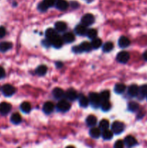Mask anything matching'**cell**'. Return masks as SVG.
<instances>
[{
    "instance_id": "cell-1",
    "label": "cell",
    "mask_w": 147,
    "mask_h": 148,
    "mask_svg": "<svg viewBox=\"0 0 147 148\" xmlns=\"http://www.w3.org/2000/svg\"><path fill=\"white\" fill-rule=\"evenodd\" d=\"M89 101L92 107L97 108L101 104V99L99 97V94L96 92H91L89 95Z\"/></svg>"
},
{
    "instance_id": "cell-2",
    "label": "cell",
    "mask_w": 147,
    "mask_h": 148,
    "mask_svg": "<svg viewBox=\"0 0 147 148\" xmlns=\"http://www.w3.org/2000/svg\"><path fill=\"white\" fill-rule=\"evenodd\" d=\"M123 123L120 121H114L112 124V132L115 134H119L122 133L124 130Z\"/></svg>"
},
{
    "instance_id": "cell-3",
    "label": "cell",
    "mask_w": 147,
    "mask_h": 148,
    "mask_svg": "<svg viewBox=\"0 0 147 148\" xmlns=\"http://www.w3.org/2000/svg\"><path fill=\"white\" fill-rule=\"evenodd\" d=\"M56 108L59 111L61 112H66L69 111L71 108V105L66 100H61L59 103H57Z\"/></svg>"
},
{
    "instance_id": "cell-4",
    "label": "cell",
    "mask_w": 147,
    "mask_h": 148,
    "mask_svg": "<svg viewBox=\"0 0 147 148\" xmlns=\"http://www.w3.org/2000/svg\"><path fill=\"white\" fill-rule=\"evenodd\" d=\"M81 22H82V25L87 27V26L93 24L94 22H95V17L92 14H89V13L85 14L81 19Z\"/></svg>"
},
{
    "instance_id": "cell-5",
    "label": "cell",
    "mask_w": 147,
    "mask_h": 148,
    "mask_svg": "<svg viewBox=\"0 0 147 148\" xmlns=\"http://www.w3.org/2000/svg\"><path fill=\"white\" fill-rule=\"evenodd\" d=\"M1 91H2L3 94L6 97H10L14 94V92H15V88L12 85H10V84H6V85H4L2 87Z\"/></svg>"
},
{
    "instance_id": "cell-6",
    "label": "cell",
    "mask_w": 147,
    "mask_h": 148,
    "mask_svg": "<svg viewBox=\"0 0 147 148\" xmlns=\"http://www.w3.org/2000/svg\"><path fill=\"white\" fill-rule=\"evenodd\" d=\"M130 59V54L126 51H121L118 53L116 59L118 62L122 64H125L128 62Z\"/></svg>"
},
{
    "instance_id": "cell-7",
    "label": "cell",
    "mask_w": 147,
    "mask_h": 148,
    "mask_svg": "<svg viewBox=\"0 0 147 148\" xmlns=\"http://www.w3.org/2000/svg\"><path fill=\"white\" fill-rule=\"evenodd\" d=\"M65 98L67 100L70 101H75L76 98H78V95L76 91L74 89H72V88H70V89L68 90L66 92H65Z\"/></svg>"
},
{
    "instance_id": "cell-8",
    "label": "cell",
    "mask_w": 147,
    "mask_h": 148,
    "mask_svg": "<svg viewBox=\"0 0 147 148\" xmlns=\"http://www.w3.org/2000/svg\"><path fill=\"white\" fill-rule=\"evenodd\" d=\"M63 39L62 38H61L60 36L56 35V36L53 38L50 39V42H51V46H53V47L56 48V49H59L63 45Z\"/></svg>"
},
{
    "instance_id": "cell-9",
    "label": "cell",
    "mask_w": 147,
    "mask_h": 148,
    "mask_svg": "<svg viewBox=\"0 0 147 148\" xmlns=\"http://www.w3.org/2000/svg\"><path fill=\"white\" fill-rule=\"evenodd\" d=\"M11 105L8 103H0V114L1 115H7L11 111Z\"/></svg>"
},
{
    "instance_id": "cell-10",
    "label": "cell",
    "mask_w": 147,
    "mask_h": 148,
    "mask_svg": "<svg viewBox=\"0 0 147 148\" xmlns=\"http://www.w3.org/2000/svg\"><path fill=\"white\" fill-rule=\"evenodd\" d=\"M55 5L58 10H61V11H64L69 7V4L66 0H56Z\"/></svg>"
},
{
    "instance_id": "cell-11",
    "label": "cell",
    "mask_w": 147,
    "mask_h": 148,
    "mask_svg": "<svg viewBox=\"0 0 147 148\" xmlns=\"http://www.w3.org/2000/svg\"><path fill=\"white\" fill-rule=\"evenodd\" d=\"M54 110V105L52 102L48 101V102L45 103V104L43 106V111L45 114H50L52 113Z\"/></svg>"
},
{
    "instance_id": "cell-12",
    "label": "cell",
    "mask_w": 147,
    "mask_h": 148,
    "mask_svg": "<svg viewBox=\"0 0 147 148\" xmlns=\"http://www.w3.org/2000/svg\"><path fill=\"white\" fill-rule=\"evenodd\" d=\"M124 144L128 147H132L137 144V141L133 136H127L124 140Z\"/></svg>"
},
{
    "instance_id": "cell-13",
    "label": "cell",
    "mask_w": 147,
    "mask_h": 148,
    "mask_svg": "<svg viewBox=\"0 0 147 148\" xmlns=\"http://www.w3.org/2000/svg\"><path fill=\"white\" fill-rule=\"evenodd\" d=\"M74 31L75 33L79 35V36H84L86 34L87 28H86V26L84 25H79L75 27Z\"/></svg>"
},
{
    "instance_id": "cell-14",
    "label": "cell",
    "mask_w": 147,
    "mask_h": 148,
    "mask_svg": "<svg viewBox=\"0 0 147 148\" xmlns=\"http://www.w3.org/2000/svg\"><path fill=\"white\" fill-rule=\"evenodd\" d=\"M53 95L56 99H61L65 96V92L61 88H56L53 90Z\"/></svg>"
},
{
    "instance_id": "cell-15",
    "label": "cell",
    "mask_w": 147,
    "mask_h": 148,
    "mask_svg": "<svg viewBox=\"0 0 147 148\" xmlns=\"http://www.w3.org/2000/svg\"><path fill=\"white\" fill-rule=\"evenodd\" d=\"M130 40L125 36H121L118 40V45L120 48H126L130 45Z\"/></svg>"
},
{
    "instance_id": "cell-16",
    "label": "cell",
    "mask_w": 147,
    "mask_h": 148,
    "mask_svg": "<svg viewBox=\"0 0 147 148\" xmlns=\"http://www.w3.org/2000/svg\"><path fill=\"white\" fill-rule=\"evenodd\" d=\"M79 106L82 108H86V107L88 106L89 103V98H86V96H84V95H80L79 97Z\"/></svg>"
},
{
    "instance_id": "cell-17",
    "label": "cell",
    "mask_w": 147,
    "mask_h": 148,
    "mask_svg": "<svg viewBox=\"0 0 147 148\" xmlns=\"http://www.w3.org/2000/svg\"><path fill=\"white\" fill-rule=\"evenodd\" d=\"M138 90H139V88H138L136 85H131V86L128 88V95L131 97L137 96L138 93Z\"/></svg>"
},
{
    "instance_id": "cell-18",
    "label": "cell",
    "mask_w": 147,
    "mask_h": 148,
    "mask_svg": "<svg viewBox=\"0 0 147 148\" xmlns=\"http://www.w3.org/2000/svg\"><path fill=\"white\" fill-rule=\"evenodd\" d=\"M67 25L64 22L59 21L55 24V30L58 32H63L66 30Z\"/></svg>"
},
{
    "instance_id": "cell-19",
    "label": "cell",
    "mask_w": 147,
    "mask_h": 148,
    "mask_svg": "<svg viewBox=\"0 0 147 148\" xmlns=\"http://www.w3.org/2000/svg\"><path fill=\"white\" fill-rule=\"evenodd\" d=\"M63 40L66 43H72L73 41H74L75 40V37L74 35L71 33H65L64 35L63 36V38H62Z\"/></svg>"
},
{
    "instance_id": "cell-20",
    "label": "cell",
    "mask_w": 147,
    "mask_h": 148,
    "mask_svg": "<svg viewBox=\"0 0 147 148\" xmlns=\"http://www.w3.org/2000/svg\"><path fill=\"white\" fill-rule=\"evenodd\" d=\"M12 46V44L10 42H1L0 43V51L6 52L10 50Z\"/></svg>"
},
{
    "instance_id": "cell-21",
    "label": "cell",
    "mask_w": 147,
    "mask_h": 148,
    "mask_svg": "<svg viewBox=\"0 0 147 148\" xmlns=\"http://www.w3.org/2000/svg\"><path fill=\"white\" fill-rule=\"evenodd\" d=\"M89 134L92 138H99V136L101 135L100 129L96 128V127H93L89 131Z\"/></svg>"
},
{
    "instance_id": "cell-22",
    "label": "cell",
    "mask_w": 147,
    "mask_h": 148,
    "mask_svg": "<svg viewBox=\"0 0 147 148\" xmlns=\"http://www.w3.org/2000/svg\"><path fill=\"white\" fill-rule=\"evenodd\" d=\"M147 95V85H144L139 88L138 90V96H139L140 99L145 98Z\"/></svg>"
},
{
    "instance_id": "cell-23",
    "label": "cell",
    "mask_w": 147,
    "mask_h": 148,
    "mask_svg": "<svg viewBox=\"0 0 147 148\" xmlns=\"http://www.w3.org/2000/svg\"><path fill=\"white\" fill-rule=\"evenodd\" d=\"M86 123L89 127H94L97 124V118L94 115H89L86 117Z\"/></svg>"
},
{
    "instance_id": "cell-24",
    "label": "cell",
    "mask_w": 147,
    "mask_h": 148,
    "mask_svg": "<svg viewBox=\"0 0 147 148\" xmlns=\"http://www.w3.org/2000/svg\"><path fill=\"white\" fill-rule=\"evenodd\" d=\"M20 109H21L22 112L27 114V113H29L31 111V105L28 102H23L20 105Z\"/></svg>"
},
{
    "instance_id": "cell-25",
    "label": "cell",
    "mask_w": 147,
    "mask_h": 148,
    "mask_svg": "<svg viewBox=\"0 0 147 148\" xmlns=\"http://www.w3.org/2000/svg\"><path fill=\"white\" fill-rule=\"evenodd\" d=\"M47 66H45V65H40V66H37V68L36 69L35 72L37 75H38L39 76H43L46 74L47 72Z\"/></svg>"
},
{
    "instance_id": "cell-26",
    "label": "cell",
    "mask_w": 147,
    "mask_h": 148,
    "mask_svg": "<svg viewBox=\"0 0 147 148\" xmlns=\"http://www.w3.org/2000/svg\"><path fill=\"white\" fill-rule=\"evenodd\" d=\"M125 88H126V87H125V85L124 84L118 83L115 85V88H114V90H115V92L116 93L120 94L122 93L125 90Z\"/></svg>"
},
{
    "instance_id": "cell-27",
    "label": "cell",
    "mask_w": 147,
    "mask_h": 148,
    "mask_svg": "<svg viewBox=\"0 0 147 148\" xmlns=\"http://www.w3.org/2000/svg\"><path fill=\"white\" fill-rule=\"evenodd\" d=\"M11 119V121L14 124H18L22 121L21 116L19 114H17V113L13 114L11 116V119Z\"/></svg>"
},
{
    "instance_id": "cell-28",
    "label": "cell",
    "mask_w": 147,
    "mask_h": 148,
    "mask_svg": "<svg viewBox=\"0 0 147 148\" xmlns=\"http://www.w3.org/2000/svg\"><path fill=\"white\" fill-rule=\"evenodd\" d=\"M102 136L103 137L104 140H109L110 139L112 138V136H113V132L112 131L109 130H105L102 131Z\"/></svg>"
},
{
    "instance_id": "cell-29",
    "label": "cell",
    "mask_w": 147,
    "mask_h": 148,
    "mask_svg": "<svg viewBox=\"0 0 147 148\" xmlns=\"http://www.w3.org/2000/svg\"><path fill=\"white\" fill-rule=\"evenodd\" d=\"M79 47H80L81 51L82 52L83 51H89L92 49V46H91V43H88V42L85 41L83 42V43H81L79 45Z\"/></svg>"
},
{
    "instance_id": "cell-30",
    "label": "cell",
    "mask_w": 147,
    "mask_h": 148,
    "mask_svg": "<svg viewBox=\"0 0 147 148\" xmlns=\"http://www.w3.org/2000/svg\"><path fill=\"white\" fill-rule=\"evenodd\" d=\"M57 35L56 33V30L55 29L53 28H48L46 30V38L49 39L50 40L51 38H53L54 36H56Z\"/></svg>"
},
{
    "instance_id": "cell-31",
    "label": "cell",
    "mask_w": 147,
    "mask_h": 148,
    "mask_svg": "<svg viewBox=\"0 0 147 148\" xmlns=\"http://www.w3.org/2000/svg\"><path fill=\"white\" fill-rule=\"evenodd\" d=\"M91 46H92V48L93 49H99L101 46H102V41L99 38H95L92 39V42H91Z\"/></svg>"
},
{
    "instance_id": "cell-32",
    "label": "cell",
    "mask_w": 147,
    "mask_h": 148,
    "mask_svg": "<svg viewBox=\"0 0 147 148\" xmlns=\"http://www.w3.org/2000/svg\"><path fill=\"white\" fill-rule=\"evenodd\" d=\"M112 49H113V43L110 41L104 43L103 46H102V50L104 52H110L112 50Z\"/></svg>"
},
{
    "instance_id": "cell-33",
    "label": "cell",
    "mask_w": 147,
    "mask_h": 148,
    "mask_svg": "<svg viewBox=\"0 0 147 148\" xmlns=\"http://www.w3.org/2000/svg\"><path fill=\"white\" fill-rule=\"evenodd\" d=\"M100 107L102 108V111H108L110 110L111 108V103L108 101H102L100 104Z\"/></svg>"
},
{
    "instance_id": "cell-34",
    "label": "cell",
    "mask_w": 147,
    "mask_h": 148,
    "mask_svg": "<svg viewBox=\"0 0 147 148\" xmlns=\"http://www.w3.org/2000/svg\"><path fill=\"white\" fill-rule=\"evenodd\" d=\"M110 96V93L109 90H104L99 94V97H100L101 102L105 101H108Z\"/></svg>"
},
{
    "instance_id": "cell-35",
    "label": "cell",
    "mask_w": 147,
    "mask_h": 148,
    "mask_svg": "<svg viewBox=\"0 0 147 148\" xmlns=\"http://www.w3.org/2000/svg\"><path fill=\"white\" fill-rule=\"evenodd\" d=\"M128 108L129 111H132V112H135V111H136L138 109V108H139V105H138L136 102H133V101H132V102H130L129 103H128Z\"/></svg>"
},
{
    "instance_id": "cell-36",
    "label": "cell",
    "mask_w": 147,
    "mask_h": 148,
    "mask_svg": "<svg viewBox=\"0 0 147 148\" xmlns=\"http://www.w3.org/2000/svg\"><path fill=\"white\" fill-rule=\"evenodd\" d=\"M86 36L89 38L90 39H94L97 37V31L95 29H89V30H87V32H86Z\"/></svg>"
},
{
    "instance_id": "cell-37",
    "label": "cell",
    "mask_w": 147,
    "mask_h": 148,
    "mask_svg": "<svg viewBox=\"0 0 147 148\" xmlns=\"http://www.w3.org/2000/svg\"><path fill=\"white\" fill-rule=\"evenodd\" d=\"M109 126H110L109 121L106 119L102 120V121L99 122V129H100L101 130H102V131H103V130H108V128H109Z\"/></svg>"
},
{
    "instance_id": "cell-38",
    "label": "cell",
    "mask_w": 147,
    "mask_h": 148,
    "mask_svg": "<svg viewBox=\"0 0 147 148\" xmlns=\"http://www.w3.org/2000/svg\"><path fill=\"white\" fill-rule=\"evenodd\" d=\"M114 148H124V142L122 140H117L114 145Z\"/></svg>"
},
{
    "instance_id": "cell-39",
    "label": "cell",
    "mask_w": 147,
    "mask_h": 148,
    "mask_svg": "<svg viewBox=\"0 0 147 148\" xmlns=\"http://www.w3.org/2000/svg\"><path fill=\"white\" fill-rule=\"evenodd\" d=\"M48 9V7L47 6L44 4V2H43V1H42V2H40V4H38V10H40V11L45 12V11H46Z\"/></svg>"
},
{
    "instance_id": "cell-40",
    "label": "cell",
    "mask_w": 147,
    "mask_h": 148,
    "mask_svg": "<svg viewBox=\"0 0 147 148\" xmlns=\"http://www.w3.org/2000/svg\"><path fill=\"white\" fill-rule=\"evenodd\" d=\"M43 1L48 8L54 5L55 3H56V0H43Z\"/></svg>"
},
{
    "instance_id": "cell-41",
    "label": "cell",
    "mask_w": 147,
    "mask_h": 148,
    "mask_svg": "<svg viewBox=\"0 0 147 148\" xmlns=\"http://www.w3.org/2000/svg\"><path fill=\"white\" fill-rule=\"evenodd\" d=\"M43 44L46 47H49V46H51V42H50V40L46 38L44 40H43Z\"/></svg>"
},
{
    "instance_id": "cell-42",
    "label": "cell",
    "mask_w": 147,
    "mask_h": 148,
    "mask_svg": "<svg viewBox=\"0 0 147 148\" xmlns=\"http://www.w3.org/2000/svg\"><path fill=\"white\" fill-rule=\"evenodd\" d=\"M6 35V30L3 26H0V38L4 37Z\"/></svg>"
},
{
    "instance_id": "cell-43",
    "label": "cell",
    "mask_w": 147,
    "mask_h": 148,
    "mask_svg": "<svg viewBox=\"0 0 147 148\" xmlns=\"http://www.w3.org/2000/svg\"><path fill=\"white\" fill-rule=\"evenodd\" d=\"M72 50H73V51L75 52V53H81V52H82V51H81V49H80V47H79V46H74V47L72 49Z\"/></svg>"
},
{
    "instance_id": "cell-44",
    "label": "cell",
    "mask_w": 147,
    "mask_h": 148,
    "mask_svg": "<svg viewBox=\"0 0 147 148\" xmlns=\"http://www.w3.org/2000/svg\"><path fill=\"white\" fill-rule=\"evenodd\" d=\"M5 76V71L1 66H0V79L4 77Z\"/></svg>"
},
{
    "instance_id": "cell-45",
    "label": "cell",
    "mask_w": 147,
    "mask_h": 148,
    "mask_svg": "<svg viewBox=\"0 0 147 148\" xmlns=\"http://www.w3.org/2000/svg\"><path fill=\"white\" fill-rule=\"evenodd\" d=\"M71 7H74V8H76V7H79V4H78L77 2H76V1H72L71 2Z\"/></svg>"
},
{
    "instance_id": "cell-46",
    "label": "cell",
    "mask_w": 147,
    "mask_h": 148,
    "mask_svg": "<svg viewBox=\"0 0 147 148\" xmlns=\"http://www.w3.org/2000/svg\"><path fill=\"white\" fill-rule=\"evenodd\" d=\"M56 66H57V68H61L63 66V64L61 63V62H57V63L56 64Z\"/></svg>"
},
{
    "instance_id": "cell-47",
    "label": "cell",
    "mask_w": 147,
    "mask_h": 148,
    "mask_svg": "<svg viewBox=\"0 0 147 148\" xmlns=\"http://www.w3.org/2000/svg\"><path fill=\"white\" fill-rule=\"evenodd\" d=\"M143 57H144V59H145L146 61H147V51H146L144 53V54H143Z\"/></svg>"
},
{
    "instance_id": "cell-48",
    "label": "cell",
    "mask_w": 147,
    "mask_h": 148,
    "mask_svg": "<svg viewBox=\"0 0 147 148\" xmlns=\"http://www.w3.org/2000/svg\"><path fill=\"white\" fill-rule=\"evenodd\" d=\"M66 148H75V147H73V146H68V147H66Z\"/></svg>"
},
{
    "instance_id": "cell-49",
    "label": "cell",
    "mask_w": 147,
    "mask_h": 148,
    "mask_svg": "<svg viewBox=\"0 0 147 148\" xmlns=\"http://www.w3.org/2000/svg\"><path fill=\"white\" fill-rule=\"evenodd\" d=\"M146 98H147V95H146Z\"/></svg>"
},
{
    "instance_id": "cell-50",
    "label": "cell",
    "mask_w": 147,
    "mask_h": 148,
    "mask_svg": "<svg viewBox=\"0 0 147 148\" xmlns=\"http://www.w3.org/2000/svg\"><path fill=\"white\" fill-rule=\"evenodd\" d=\"M88 1H91V0H88Z\"/></svg>"
}]
</instances>
